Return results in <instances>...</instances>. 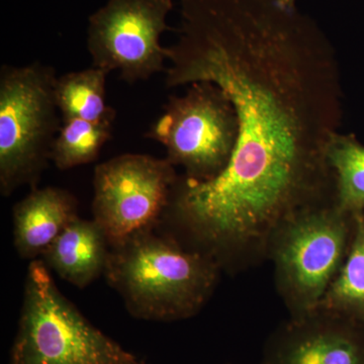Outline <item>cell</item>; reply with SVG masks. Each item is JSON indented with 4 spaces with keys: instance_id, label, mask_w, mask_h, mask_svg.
<instances>
[{
    "instance_id": "1",
    "label": "cell",
    "mask_w": 364,
    "mask_h": 364,
    "mask_svg": "<svg viewBox=\"0 0 364 364\" xmlns=\"http://www.w3.org/2000/svg\"><path fill=\"white\" fill-rule=\"evenodd\" d=\"M166 87L200 81L238 117L231 160L207 182L177 179L164 223L186 247L236 273L267 260L286 220L335 203L327 159L342 121L336 52L320 26L277 0H178Z\"/></svg>"
},
{
    "instance_id": "2",
    "label": "cell",
    "mask_w": 364,
    "mask_h": 364,
    "mask_svg": "<svg viewBox=\"0 0 364 364\" xmlns=\"http://www.w3.org/2000/svg\"><path fill=\"white\" fill-rule=\"evenodd\" d=\"M155 230L111 246L104 274L107 284L134 318L173 322L193 317L214 294L221 267Z\"/></svg>"
},
{
    "instance_id": "3",
    "label": "cell",
    "mask_w": 364,
    "mask_h": 364,
    "mask_svg": "<svg viewBox=\"0 0 364 364\" xmlns=\"http://www.w3.org/2000/svg\"><path fill=\"white\" fill-rule=\"evenodd\" d=\"M9 364H149L95 327L31 261Z\"/></svg>"
},
{
    "instance_id": "4",
    "label": "cell",
    "mask_w": 364,
    "mask_h": 364,
    "mask_svg": "<svg viewBox=\"0 0 364 364\" xmlns=\"http://www.w3.org/2000/svg\"><path fill=\"white\" fill-rule=\"evenodd\" d=\"M354 223L355 214L326 203L291 215L270 237L267 260L289 318L317 310L346 259Z\"/></svg>"
},
{
    "instance_id": "5",
    "label": "cell",
    "mask_w": 364,
    "mask_h": 364,
    "mask_svg": "<svg viewBox=\"0 0 364 364\" xmlns=\"http://www.w3.org/2000/svg\"><path fill=\"white\" fill-rule=\"evenodd\" d=\"M56 72L33 62L0 68V193L37 188L51 161L62 121L55 98Z\"/></svg>"
},
{
    "instance_id": "6",
    "label": "cell",
    "mask_w": 364,
    "mask_h": 364,
    "mask_svg": "<svg viewBox=\"0 0 364 364\" xmlns=\"http://www.w3.org/2000/svg\"><path fill=\"white\" fill-rule=\"evenodd\" d=\"M238 134V117L226 92L200 81L181 97L168 98L145 136L163 145L167 159L184 169L186 178L207 182L229 164Z\"/></svg>"
},
{
    "instance_id": "7",
    "label": "cell",
    "mask_w": 364,
    "mask_h": 364,
    "mask_svg": "<svg viewBox=\"0 0 364 364\" xmlns=\"http://www.w3.org/2000/svg\"><path fill=\"white\" fill-rule=\"evenodd\" d=\"M167 158L123 154L97 165L93 174V220L109 245L161 226L178 179Z\"/></svg>"
},
{
    "instance_id": "8",
    "label": "cell",
    "mask_w": 364,
    "mask_h": 364,
    "mask_svg": "<svg viewBox=\"0 0 364 364\" xmlns=\"http://www.w3.org/2000/svg\"><path fill=\"white\" fill-rule=\"evenodd\" d=\"M172 9V0H107L88 18L92 66L119 71L130 85L166 70L161 36Z\"/></svg>"
},
{
    "instance_id": "9",
    "label": "cell",
    "mask_w": 364,
    "mask_h": 364,
    "mask_svg": "<svg viewBox=\"0 0 364 364\" xmlns=\"http://www.w3.org/2000/svg\"><path fill=\"white\" fill-rule=\"evenodd\" d=\"M261 364H364V327L317 309L270 335Z\"/></svg>"
},
{
    "instance_id": "10",
    "label": "cell",
    "mask_w": 364,
    "mask_h": 364,
    "mask_svg": "<svg viewBox=\"0 0 364 364\" xmlns=\"http://www.w3.org/2000/svg\"><path fill=\"white\" fill-rule=\"evenodd\" d=\"M78 217L75 196L63 188L31 189L14 207V244L23 259L35 260Z\"/></svg>"
},
{
    "instance_id": "11",
    "label": "cell",
    "mask_w": 364,
    "mask_h": 364,
    "mask_svg": "<svg viewBox=\"0 0 364 364\" xmlns=\"http://www.w3.org/2000/svg\"><path fill=\"white\" fill-rule=\"evenodd\" d=\"M111 245L95 220L75 218L43 253L42 261L79 289L105 274Z\"/></svg>"
},
{
    "instance_id": "12",
    "label": "cell",
    "mask_w": 364,
    "mask_h": 364,
    "mask_svg": "<svg viewBox=\"0 0 364 364\" xmlns=\"http://www.w3.org/2000/svg\"><path fill=\"white\" fill-rule=\"evenodd\" d=\"M109 72L91 66L57 78L55 98L62 121L85 119L93 123H114L117 112L107 105L105 82Z\"/></svg>"
},
{
    "instance_id": "13",
    "label": "cell",
    "mask_w": 364,
    "mask_h": 364,
    "mask_svg": "<svg viewBox=\"0 0 364 364\" xmlns=\"http://www.w3.org/2000/svg\"><path fill=\"white\" fill-rule=\"evenodd\" d=\"M317 309L364 327V212L355 213L346 259Z\"/></svg>"
},
{
    "instance_id": "14",
    "label": "cell",
    "mask_w": 364,
    "mask_h": 364,
    "mask_svg": "<svg viewBox=\"0 0 364 364\" xmlns=\"http://www.w3.org/2000/svg\"><path fill=\"white\" fill-rule=\"evenodd\" d=\"M327 159L335 177V203L345 212H364V145L353 135L333 136Z\"/></svg>"
},
{
    "instance_id": "15",
    "label": "cell",
    "mask_w": 364,
    "mask_h": 364,
    "mask_svg": "<svg viewBox=\"0 0 364 364\" xmlns=\"http://www.w3.org/2000/svg\"><path fill=\"white\" fill-rule=\"evenodd\" d=\"M114 123H93L85 119H67L51 152V161L60 170H68L95 161L105 143L112 138Z\"/></svg>"
},
{
    "instance_id": "16",
    "label": "cell",
    "mask_w": 364,
    "mask_h": 364,
    "mask_svg": "<svg viewBox=\"0 0 364 364\" xmlns=\"http://www.w3.org/2000/svg\"><path fill=\"white\" fill-rule=\"evenodd\" d=\"M296 0H277L280 6L286 7V9H296Z\"/></svg>"
}]
</instances>
